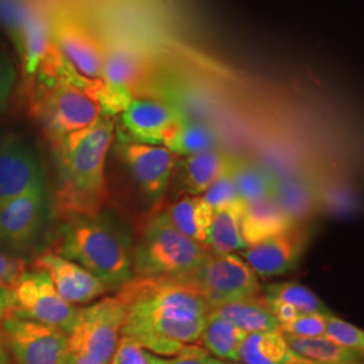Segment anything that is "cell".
<instances>
[{"instance_id": "14", "label": "cell", "mask_w": 364, "mask_h": 364, "mask_svg": "<svg viewBox=\"0 0 364 364\" xmlns=\"http://www.w3.org/2000/svg\"><path fill=\"white\" fill-rule=\"evenodd\" d=\"M120 154L144 195L156 200L166 191L174 169V154L165 146L124 141Z\"/></svg>"}, {"instance_id": "13", "label": "cell", "mask_w": 364, "mask_h": 364, "mask_svg": "<svg viewBox=\"0 0 364 364\" xmlns=\"http://www.w3.org/2000/svg\"><path fill=\"white\" fill-rule=\"evenodd\" d=\"M34 267L48 274L58 294L72 305L91 304L108 290L97 277L54 251L38 255Z\"/></svg>"}, {"instance_id": "24", "label": "cell", "mask_w": 364, "mask_h": 364, "mask_svg": "<svg viewBox=\"0 0 364 364\" xmlns=\"http://www.w3.org/2000/svg\"><path fill=\"white\" fill-rule=\"evenodd\" d=\"M164 146L173 154L189 156L218 149L219 135L207 123L182 117L170 132Z\"/></svg>"}, {"instance_id": "38", "label": "cell", "mask_w": 364, "mask_h": 364, "mask_svg": "<svg viewBox=\"0 0 364 364\" xmlns=\"http://www.w3.org/2000/svg\"><path fill=\"white\" fill-rule=\"evenodd\" d=\"M225 364H243V363H237V362H236V363H225Z\"/></svg>"}, {"instance_id": "19", "label": "cell", "mask_w": 364, "mask_h": 364, "mask_svg": "<svg viewBox=\"0 0 364 364\" xmlns=\"http://www.w3.org/2000/svg\"><path fill=\"white\" fill-rule=\"evenodd\" d=\"M236 159L219 149L186 156L182 162V182L189 195H203L209 186L231 169Z\"/></svg>"}, {"instance_id": "20", "label": "cell", "mask_w": 364, "mask_h": 364, "mask_svg": "<svg viewBox=\"0 0 364 364\" xmlns=\"http://www.w3.org/2000/svg\"><path fill=\"white\" fill-rule=\"evenodd\" d=\"M246 204L237 198L230 204L215 209L209 230L207 247L210 252L232 254L247 248L242 236V216Z\"/></svg>"}, {"instance_id": "6", "label": "cell", "mask_w": 364, "mask_h": 364, "mask_svg": "<svg viewBox=\"0 0 364 364\" xmlns=\"http://www.w3.org/2000/svg\"><path fill=\"white\" fill-rule=\"evenodd\" d=\"M205 301L209 311L236 301L262 297L258 275L235 254L209 251L191 273L180 277Z\"/></svg>"}, {"instance_id": "34", "label": "cell", "mask_w": 364, "mask_h": 364, "mask_svg": "<svg viewBox=\"0 0 364 364\" xmlns=\"http://www.w3.org/2000/svg\"><path fill=\"white\" fill-rule=\"evenodd\" d=\"M16 82V69L7 53L0 50V112L6 109Z\"/></svg>"}, {"instance_id": "1", "label": "cell", "mask_w": 364, "mask_h": 364, "mask_svg": "<svg viewBox=\"0 0 364 364\" xmlns=\"http://www.w3.org/2000/svg\"><path fill=\"white\" fill-rule=\"evenodd\" d=\"M117 296L126 305L120 338L138 346L151 338L196 343L207 324L208 305L180 277H132Z\"/></svg>"}, {"instance_id": "21", "label": "cell", "mask_w": 364, "mask_h": 364, "mask_svg": "<svg viewBox=\"0 0 364 364\" xmlns=\"http://www.w3.org/2000/svg\"><path fill=\"white\" fill-rule=\"evenodd\" d=\"M223 320L246 331L248 335L279 331V324L270 312L263 296L259 299L236 301L209 311Z\"/></svg>"}, {"instance_id": "37", "label": "cell", "mask_w": 364, "mask_h": 364, "mask_svg": "<svg viewBox=\"0 0 364 364\" xmlns=\"http://www.w3.org/2000/svg\"><path fill=\"white\" fill-rule=\"evenodd\" d=\"M70 364H100L95 362L91 358L85 355H78V353H72V360Z\"/></svg>"}, {"instance_id": "7", "label": "cell", "mask_w": 364, "mask_h": 364, "mask_svg": "<svg viewBox=\"0 0 364 364\" xmlns=\"http://www.w3.org/2000/svg\"><path fill=\"white\" fill-rule=\"evenodd\" d=\"M124 318L126 305L117 296L78 309L75 324L68 333L70 351L85 355L97 363H111Z\"/></svg>"}, {"instance_id": "28", "label": "cell", "mask_w": 364, "mask_h": 364, "mask_svg": "<svg viewBox=\"0 0 364 364\" xmlns=\"http://www.w3.org/2000/svg\"><path fill=\"white\" fill-rule=\"evenodd\" d=\"M263 299L266 301H274V302L289 305L293 309H296L299 314H306V313L329 314L326 304L314 291L296 282L267 285L264 287Z\"/></svg>"}, {"instance_id": "32", "label": "cell", "mask_w": 364, "mask_h": 364, "mask_svg": "<svg viewBox=\"0 0 364 364\" xmlns=\"http://www.w3.org/2000/svg\"><path fill=\"white\" fill-rule=\"evenodd\" d=\"M149 364H225V362L209 356L208 352L195 346H188L181 353L171 359H164L150 352H146Z\"/></svg>"}, {"instance_id": "12", "label": "cell", "mask_w": 364, "mask_h": 364, "mask_svg": "<svg viewBox=\"0 0 364 364\" xmlns=\"http://www.w3.org/2000/svg\"><path fill=\"white\" fill-rule=\"evenodd\" d=\"M122 115V127L127 141L161 146L181 120L173 107L149 97H134Z\"/></svg>"}, {"instance_id": "25", "label": "cell", "mask_w": 364, "mask_h": 364, "mask_svg": "<svg viewBox=\"0 0 364 364\" xmlns=\"http://www.w3.org/2000/svg\"><path fill=\"white\" fill-rule=\"evenodd\" d=\"M287 344L302 358L317 364H362L363 353L344 348L324 338H297L285 335Z\"/></svg>"}, {"instance_id": "26", "label": "cell", "mask_w": 364, "mask_h": 364, "mask_svg": "<svg viewBox=\"0 0 364 364\" xmlns=\"http://www.w3.org/2000/svg\"><path fill=\"white\" fill-rule=\"evenodd\" d=\"M237 197L251 204L260 200L275 197L277 183L273 176L257 164L236 161L232 170Z\"/></svg>"}, {"instance_id": "22", "label": "cell", "mask_w": 364, "mask_h": 364, "mask_svg": "<svg viewBox=\"0 0 364 364\" xmlns=\"http://www.w3.org/2000/svg\"><path fill=\"white\" fill-rule=\"evenodd\" d=\"M213 212L203 196H192L173 204L166 213L182 234L207 247Z\"/></svg>"}, {"instance_id": "10", "label": "cell", "mask_w": 364, "mask_h": 364, "mask_svg": "<svg viewBox=\"0 0 364 364\" xmlns=\"http://www.w3.org/2000/svg\"><path fill=\"white\" fill-rule=\"evenodd\" d=\"M46 183L0 203V247L26 251L38 239L48 215Z\"/></svg>"}, {"instance_id": "11", "label": "cell", "mask_w": 364, "mask_h": 364, "mask_svg": "<svg viewBox=\"0 0 364 364\" xmlns=\"http://www.w3.org/2000/svg\"><path fill=\"white\" fill-rule=\"evenodd\" d=\"M45 185L34 144L22 134L0 135V203Z\"/></svg>"}, {"instance_id": "15", "label": "cell", "mask_w": 364, "mask_h": 364, "mask_svg": "<svg viewBox=\"0 0 364 364\" xmlns=\"http://www.w3.org/2000/svg\"><path fill=\"white\" fill-rule=\"evenodd\" d=\"M305 242L304 231L294 227L245 248L242 257L257 275L278 277L291 272L299 264L305 251Z\"/></svg>"}, {"instance_id": "35", "label": "cell", "mask_w": 364, "mask_h": 364, "mask_svg": "<svg viewBox=\"0 0 364 364\" xmlns=\"http://www.w3.org/2000/svg\"><path fill=\"white\" fill-rule=\"evenodd\" d=\"M11 309H13L11 291L0 287V323L11 313Z\"/></svg>"}, {"instance_id": "29", "label": "cell", "mask_w": 364, "mask_h": 364, "mask_svg": "<svg viewBox=\"0 0 364 364\" xmlns=\"http://www.w3.org/2000/svg\"><path fill=\"white\" fill-rule=\"evenodd\" d=\"M324 338L336 343L344 348L353 351H364L363 329L353 326L351 323L340 318L338 316L328 314L326 317V335Z\"/></svg>"}, {"instance_id": "3", "label": "cell", "mask_w": 364, "mask_h": 364, "mask_svg": "<svg viewBox=\"0 0 364 364\" xmlns=\"http://www.w3.org/2000/svg\"><path fill=\"white\" fill-rule=\"evenodd\" d=\"M54 252L97 277L108 290H119L134 274L130 236L103 212L64 219Z\"/></svg>"}, {"instance_id": "5", "label": "cell", "mask_w": 364, "mask_h": 364, "mask_svg": "<svg viewBox=\"0 0 364 364\" xmlns=\"http://www.w3.org/2000/svg\"><path fill=\"white\" fill-rule=\"evenodd\" d=\"M208 247L182 234L166 212L153 216L132 248V273L136 277H182L195 270Z\"/></svg>"}, {"instance_id": "9", "label": "cell", "mask_w": 364, "mask_h": 364, "mask_svg": "<svg viewBox=\"0 0 364 364\" xmlns=\"http://www.w3.org/2000/svg\"><path fill=\"white\" fill-rule=\"evenodd\" d=\"M13 316L64 331L75 324L78 308L66 302L45 272H25L11 291Z\"/></svg>"}, {"instance_id": "18", "label": "cell", "mask_w": 364, "mask_h": 364, "mask_svg": "<svg viewBox=\"0 0 364 364\" xmlns=\"http://www.w3.org/2000/svg\"><path fill=\"white\" fill-rule=\"evenodd\" d=\"M296 224L277 198L269 197L246 204L242 216V236L246 246L250 247L264 239L287 232L294 228Z\"/></svg>"}, {"instance_id": "36", "label": "cell", "mask_w": 364, "mask_h": 364, "mask_svg": "<svg viewBox=\"0 0 364 364\" xmlns=\"http://www.w3.org/2000/svg\"><path fill=\"white\" fill-rule=\"evenodd\" d=\"M0 364H11L10 353L7 351V347H6V343H4L1 331H0Z\"/></svg>"}, {"instance_id": "23", "label": "cell", "mask_w": 364, "mask_h": 364, "mask_svg": "<svg viewBox=\"0 0 364 364\" xmlns=\"http://www.w3.org/2000/svg\"><path fill=\"white\" fill-rule=\"evenodd\" d=\"M247 336L246 331L208 313L207 324L198 341L215 358L236 363L239 362V352Z\"/></svg>"}, {"instance_id": "2", "label": "cell", "mask_w": 364, "mask_h": 364, "mask_svg": "<svg viewBox=\"0 0 364 364\" xmlns=\"http://www.w3.org/2000/svg\"><path fill=\"white\" fill-rule=\"evenodd\" d=\"M114 132V119L103 117L90 127L53 144L57 162L53 208L58 218L96 215L103 210L108 201L105 159Z\"/></svg>"}, {"instance_id": "27", "label": "cell", "mask_w": 364, "mask_h": 364, "mask_svg": "<svg viewBox=\"0 0 364 364\" xmlns=\"http://www.w3.org/2000/svg\"><path fill=\"white\" fill-rule=\"evenodd\" d=\"M50 41L52 30L45 15L31 14L22 27V58L26 76H36Z\"/></svg>"}, {"instance_id": "4", "label": "cell", "mask_w": 364, "mask_h": 364, "mask_svg": "<svg viewBox=\"0 0 364 364\" xmlns=\"http://www.w3.org/2000/svg\"><path fill=\"white\" fill-rule=\"evenodd\" d=\"M105 84L96 80L90 87L55 81L37 84L33 92V115L52 144L66 135L87 129L103 115Z\"/></svg>"}, {"instance_id": "30", "label": "cell", "mask_w": 364, "mask_h": 364, "mask_svg": "<svg viewBox=\"0 0 364 364\" xmlns=\"http://www.w3.org/2000/svg\"><path fill=\"white\" fill-rule=\"evenodd\" d=\"M326 313L299 314L293 320L279 324L284 335L297 338H323L326 335Z\"/></svg>"}, {"instance_id": "17", "label": "cell", "mask_w": 364, "mask_h": 364, "mask_svg": "<svg viewBox=\"0 0 364 364\" xmlns=\"http://www.w3.org/2000/svg\"><path fill=\"white\" fill-rule=\"evenodd\" d=\"M144 58L130 46L112 42L103 49L102 80L122 112L135 97L139 84L144 81Z\"/></svg>"}, {"instance_id": "16", "label": "cell", "mask_w": 364, "mask_h": 364, "mask_svg": "<svg viewBox=\"0 0 364 364\" xmlns=\"http://www.w3.org/2000/svg\"><path fill=\"white\" fill-rule=\"evenodd\" d=\"M50 30L54 43L80 76L102 80L103 49L85 27L63 16L53 22Z\"/></svg>"}, {"instance_id": "31", "label": "cell", "mask_w": 364, "mask_h": 364, "mask_svg": "<svg viewBox=\"0 0 364 364\" xmlns=\"http://www.w3.org/2000/svg\"><path fill=\"white\" fill-rule=\"evenodd\" d=\"M234 165H232L231 169L227 170L220 178H218L216 181L213 182L208 189L203 193V198L213 209L220 208L223 205L230 204V203H232V201L239 198L237 193H236L234 176H232Z\"/></svg>"}, {"instance_id": "8", "label": "cell", "mask_w": 364, "mask_h": 364, "mask_svg": "<svg viewBox=\"0 0 364 364\" xmlns=\"http://www.w3.org/2000/svg\"><path fill=\"white\" fill-rule=\"evenodd\" d=\"M0 331L11 364H70L68 335L58 328L9 314Z\"/></svg>"}, {"instance_id": "33", "label": "cell", "mask_w": 364, "mask_h": 364, "mask_svg": "<svg viewBox=\"0 0 364 364\" xmlns=\"http://www.w3.org/2000/svg\"><path fill=\"white\" fill-rule=\"evenodd\" d=\"M25 272L26 269L23 260L0 251V287L13 291Z\"/></svg>"}]
</instances>
